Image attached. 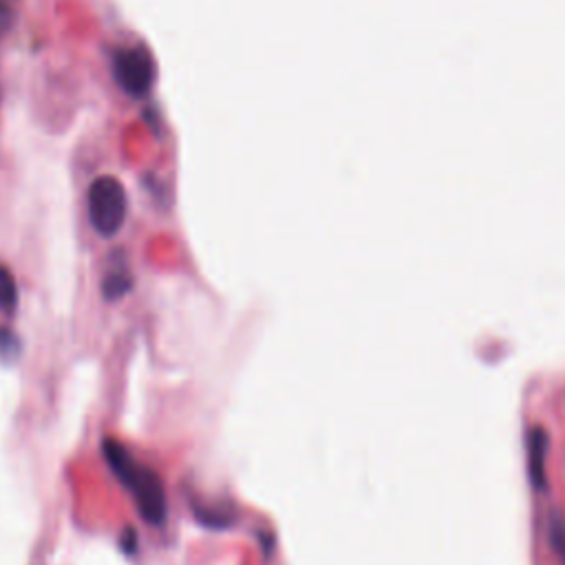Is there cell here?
<instances>
[{
    "mask_svg": "<svg viewBox=\"0 0 565 565\" xmlns=\"http://www.w3.org/2000/svg\"><path fill=\"white\" fill-rule=\"evenodd\" d=\"M102 451L111 473L135 497L137 510H140L146 524L164 526L168 517V499L162 477L153 468L135 462L133 455L117 440H104Z\"/></svg>",
    "mask_w": 565,
    "mask_h": 565,
    "instance_id": "cell-1",
    "label": "cell"
},
{
    "mask_svg": "<svg viewBox=\"0 0 565 565\" xmlns=\"http://www.w3.org/2000/svg\"><path fill=\"white\" fill-rule=\"evenodd\" d=\"M18 305V285L14 274L5 265H0V312L14 314Z\"/></svg>",
    "mask_w": 565,
    "mask_h": 565,
    "instance_id": "cell-7",
    "label": "cell"
},
{
    "mask_svg": "<svg viewBox=\"0 0 565 565\" xmlns=\"http://www.w3.org/2000/svg\"><path fill=\"white\" fill-rule=\"evenodd\" d=\"M548 535H550L552 552L557 554L559 565H565V515L559 513V510H554V513L550 515Z\"/></svg>",
    "mask_w": 565,
    "mask_h": 565,
    "instance_id": "cell-8",
    "label": "cell"
},
{
    "mask_svg": "<svg viewBox=\"0 0 565 565\" xmlns=\"http://www.w3.org/2000/svg\"><path fill=\"white\" fill-rule=\"evenodd\" d=\"M131 287H133V276L129 265H126L122 257L113 259V265L106 270L102 279V296L106 301H120V298L131 292Z\"/></svg>",
    "mask_w": 565,
    "mask_h": 565,
    "instance_id": "cell-5",
    "label": "cell"
},
{
    "mask_svg": "<svg viewBox=\"0 0 565 565\" xmlns=\"http://www.w3.org/2000/svg\"><path fill=\"white\" fill-rule=\"evenodd\" d=\"M115 80L120 82V87L126 93L135 95V98H142L155 80L151 53L144 47L122 49L115 58Z\"/></svg>",
    "mask_w": 565,
    "mask_h": 565,
    "instance_id": "cell-3",
    "label": "cell"
},
{
    "mask_svg": "<svg viewBox=\"0 0 565 565\" xmlns=\"http://www.w3.org/2000/svg\"><path fill=\"white\" fill-rule=\"evenodd\" d=\"M129 212V199L120 179L111 175L98 177L89 188V221L104 239H113L122 230Z\"/></svg>",
    "mask_w": 565,
    "mask_h": 565,
    "instance_id": "cell-2",
    "label": "cell"
},
{
    "mask_svg": "<svg viewBox=\"0 0 565 565\" xmlns=\"http://www.w3.org/2000/svg\"><path fill=\"white\" fill-rule=\"evenodd\" d=\"M20 354H23L20 338L9 327H0V360L7 362V365H14Z\"/></svg>",
    "mask_w": 565,
    "mask_h": 565,
    "instance_id": "cell-9",
    "label": "cell"
},
{
    "mask_svg": "<svg viewBox=\"0 0 565 565\" xmlns=\"http://www.w3.org/2000/svg\"><path fill=\"white\" fill-rule=\"evenodd\" d=\"M548 449V433L541 426H535L528 433V477L537 490H543L548 484Z\"/></svg>",
    "mask_w": 565,
    "mask_h": 565,
    "instance_id": "cell-4",
    "label": "cell"
},
{
    "mask_svg": "<svg viewBox=\"0 0 565 565\" xmlns=\"http://www.w3.org/2000/svg\"><path fill=\"white\" fill-rule=\"evenodd\" d=\"M122 539H124L122 543H124V546H126V552L133 554V552H135V546H137V532H135L133 528H126V530H124V537H122Z\"/></svg>",
    "mask_w": 565,
    "mask_h": 565,
    "instance_id": "cell-10",
    "label": "cell"
},
{
    "mask_svg": "<svg viewBox=\"0 0 565 565\" xmlns=\"http://www.w3.org/2000/svg\"><path fill=\"white\" fill-rule=\"evenodd\" d=\"M195 517L201 526L212 530H226L234 524V510L228 506H208V504H195Z\"/></svg>",
    "mask_w": 565,
    "mask_h": 565,
    "instance_id": "cell-6",
    "label": "cell"
}]
</instances>
